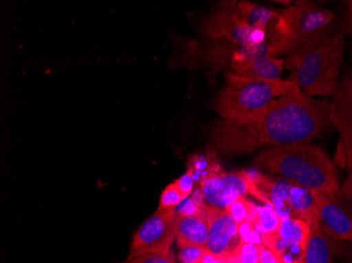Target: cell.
<instances>
[{
	"label": "cell",
	"mask_w": 352,
	"mask_h": 263,
	"mask_svg": "<svg viewBox=\"0 0 352 263\" xmlns=\"http://www.w3.org/2000/svg\"><path fill=\"white\" fill-rule=\"evenodd\" d=\"M330 122L329 104L298 92L274 100L248 124H219L212 140L223 153L249 154L264 146L306 144L321 135Z\"/></svg>",
	"instance_id": "1"
},
{
	"label": "cell",
	"mask_w": 352,
	"mask_h": 263,
	"mask_svg": "<svg viewBox=\"0 0 352 263\" xmlns=\"http://www.w3.org/2000/svg\"><path fill=\"white\" fill-rule=\"evenodd\" d=\"M254 163L316 193L342 195L336 165L318 146L300 144L270 148Z\"/></svg>",
	"instance_id": "2"
},
{
	"label": "cell",
	"mask_w": 352,
	"mask_h": 263,
	"mask_svg": "<svg viewBox=\"0 0 352 263\" xmlns=\"http://www.w3.org/2000/svg\"><path fill=\"white\" fill-rule=\"evenodd\" d=\"M341 32L330 38L288 55L285 60L292 81L308 96H331L337 90L344 55Z\"/></svg>",
	"instance_id": "3"
},
{
	"label": "cell",
	"mask_w": 352,
	"mask_h": 263,
	"mask_svg": "<svg viewBox=\"0 0 352 263\" xmlns=\"http://www.w3.org/2000/svg\"><path fill=\"white\" fill-rule=\"evenodd\" d=\"M298 92L302 91L292 81L248 78L232 71L226 74V84L217 96L215 110L227 124H246L274 100Z\"/></svg>",
	"instance_id": "4"
},
{
	"label": "cell",
	"mask_w": 352,
	"mask_h": 263,
	"mask_svg": "<svg viewBox=\"0 0 352 263\" xmlns=\"http://www.w3.org/2000/svg\"><path fill=\"white\" fill-rule=\"evenodd\" d=\"M337 16L318 3L298 0L294 5L280 12L276 25L278 41L288 50V54L311 47L330 38Z\"/></svg>",
	"instance_id": "5"
},
{
	"label": "cell",
	"mask_w": 352,
	"mask_h": 263,
	"mask_svg": "<svg viewBox=\"0 0 352 263\" xmlns=\"http://www.w3.org/2000/svg\"><path fill=\"white\" fill-rule=\"evenodd\" d=\"M203 31L210 38L236 45H258L274 38L265 32L249 27L237 12L236 1H226L217 5L204 21Z\"/></svg>",
	"instance_id": "6"
},
{
	"label": "cell",
	"mask_w": 352,
	"mask_h": 263,
	"mask_svg": "<svg viewBox=\"0 0 352 263\" xmlns=\"http://www.w3.org/2000/svg\"><path fill=\"white\" fill-rule=\"evenodd\" d=\"M175 239L176 209L158 207L134 234L128 260L147 254L168 255Z\"/></svg>",
	"instance_id": "7"
},
{
	"label": "cell",
	"mask_w": 352,
	"mask_h": 263,
	"mask_svg": "<svg viewBox=\"0 0 352 263\" xmlns=\"http://www.w3.org/2000/svg\"><path fill=\"white\" fill-rule=\"evenodd\" d=\"M208 240L206 251L225 263H232L242 244L239 223L226 209L208 207Z\"/></svg>",
	"instance_id": "8"
},
{
	"label": "cell",
	"mask_w": 352,
	"mask_h": 263,
	"mask_svg": "<svg viewBox=\"0 0 352 263\" xmlns=\"http://www.w3.org/2000/svg\"><path fill=\"white\" fill-rule=\"evenodd\" d=\"M252 185L245 171L237 173L208 174L201 183V198L208 207L226 209L239 197L250 194Z\"/></svg>",
	"instance_id": "9"
},
{
	"label": "cell",
	"mask_w": 352,
	"mask_h": 263,
	"mask_svg": "<svg viewBox=\"0 0 352 263\" xmlns=\"http://www.w3.org/2000/svg\"><path fill=\"white\" fill-rule=\"evenodd\" d=\"M318 214L320 225L332 238L352 241V203L341 196L318 193Z\"/></svg>",
	"instance_id": "10"
},
{
	"label": "cell",
	"mask_w": 352,
	"mask_h": 263,
	"mask_svg": "<svg viewBox=\"0 0 352 263\" xmlns=\"http://www.w3.org/2000/svg\"><path fill=\"white\" fill-rule=\"evenodd\" d=\"M329 104L330 122L339 130L341 138L352 134V75L344 77L332 95Z\"/></svg>",
	"instance_id": "11"
},
{
	"label": "cell",
	"mask_w": 352,
	"mask_h": 263,
	"mask_svg": "<svg viewBox=\"0 0 352 263\" xmlns=\"http://www.w3.org/2000/svg\"><path fill=\"white\" fill-rule=\"evenodd\" d=\"M310 227L311 232L300 263H333L334 257L341 251L340 241L329 236L320 222Z\"/></svg>",
	"instance_id": "12"
},
{
	"label": "cell",
	"mask_w": 352,
	"mask_h": 263,
	"mask_svg": "<svg viewBox=\"0 0 352 263\" xmlns=\"http://www.w3.org/2000/svg\"><path fill=\"white\" fill-rule=\"evenodd\" d=\"M208 240L207 205L193 216L176 215V242L179 249L201 247L206 249Z\"/></svg>",
	"instance_id": "13"
},
{
	"label": "cell",
	"mask_w": 352,
	"mask_h": 263,
	"mask_svg": "<svg viewBox=\"0 0 352 263\" xmlns=\"http://www.w3.org/2000/svg\"><path fill=\"white\" fill-rule=\"evenodd\" d=\"M236 10L249 27L256 31L265 32L269 36L278 41L276 29L280 19V13L249 1H236Z\"/></svg>",
	"instance_id": "14"
},
{
	"label": "cell",
	"mask_w": 352,
	"mask_h": 263,
	"mask_svg": "<svg viewBox=\"0 0 352 263\" xmlns=\"http://www.w3.org/2000/svg\"><path fill=\"white\" fill-rule=\"evenodd\" d=\"M284 59L278 57H258L231 65L237 74L261 80H280L284 70Z\"/></svg>",
	"instance_id": "15"
},
{
	"label": "cell",
	"mask_w": 352,
	"mask_h": 263,
	"mask_svg": "<svg viewBox=\"0 0 352 263\" xmlns=\"http://www.w3.org/2000/svg\"><path fill=\"white\" fill-rule=\"evenodd\" d=\"M311 227L305 221L292 217H283L276 238L288 244L298 245L305 250Z\"/></svg>",
	"instance_id": "16"
},
{
	"label": "cell",
	"mask_w": 352,
	"mask_h": 263,
	"mask_svg": "<svg viewBox=\"0 0 352 263\" xmlns=\"http://www.w3.org/2000/svg\"><path fill=\"white\" fill-rule=\"evenodd\" d=\"M280 220L282 218L274 207L265 205L264 207H258V218L255 220L254 225L262 236H274L278 234Z\"/></svg>",
	"instance_id": "17"
},
{
	"label": "cell",
	"mask_w": 352,
	"mask_h": 263,
	"mask_svg": "<svg viewBox=\"0 0 352 263\" xmlns=\"http://www.w3.org/2000/svg\"><path fill=\"white\" fill-rule=\"evenodd\" d=\"M227 213L236 221L242 223H254L258 218V207L243 196L226 207Z\"/></svg>",
	"instance_id": "18"
},
{
	"label": "cell",
	"mask_w": 352,
	"mask_h": 263,
	"mask_svg": "<svg viewBox=\"0 0 352 263\" xmlns=\"http://www.w3.org/2000/svg\"><path fill=\"white\" fill-rule=\"evenodd\" d=\"M334 162L339 167L351 171L352 170V134L341 138L338 144Z\"/></svg>",
	"instance_id": "19"
},
{
	"label": "cell",
	"mask_w": 352,
	"mask_h": 263,
	"mask_svg": "<svg viewBox=\"0 0 352 263\" xmlns=\"http://www.w3.org/2000/svg\"><path fill=\"white\" fill-rule=\"evenodd\" d=\"M186 198H188V196L185 195L177 187L175 183H170L162 194L160 207H162V209H176Z\"/></svg>",
	"instance_id": "20"
},
{
	"label": "cell",
	"mask_w": 352,
	"mask_h": 263,
	"mask_svg": "<svg viewBox=\"0 0 352 263\" xmlns=\"http://www.w3.org/2000/svg\"><path fill=\"white\" fill-rule=\"evenodd\" d=\"M234 260L237 263H258L260 260V245L242 242L237 249Z\"/></svg>",
	"instance_id": "21"
},
{
	"label": "cell",
	"mask_w": 352,
	"mask_h": 263,
	"mask_svg": "<svg viewBox=\"0 0 352 263\" xmlns=\"http://www.w3.org/2000/svg\"><path fill=\"white\" fill-rule=\"evenodd\" d=\"M239 235L243 242L253 243L255 245H262V234L255 227L254 223H242L239 225Z\"/></svg>",
	"instance_id": "22"
},
{
	"label": "cell",
	"mask_w": 352,
	"mask_h": 263,
	"mask_svg": "<svg viewBox=\"0 0 352 263\" xmlns=\"http://www.w3.org/2000/svg\"><path fill=\"white\" fill-rule=\"evenodd\" d=\"M206 249L201 247H187L181 249L179 259L181 263H199L205 255Z\"/></svg>",
	"instance_id": "23"
},
{
	"label": "cell",
	"mask_w": 352,
	"mask_h": 263,
	"mask_svg": "<svg viewBox=\"0 0 352 263\" xmlns=\"http://www.w3.org/2000/svg\"><path fill=\"white\" fill-rule=\"evenodd\" d=\"M124 263H176V260L173 253L170 252L168 255H142L126 260Z\"/></svg>",
	"instance_id": "24"
},
{
	"label": "cell",
	"mask_w": 352,
	"mask_h": 263,
	"mask_svg": "<svg viewBox=\"0 0 352 263\" xmlns=\"http://www.w3.org/2000/svg\"><path fill=\"white\" fill-rule=\"evenodd\" d=\"M195 169L193 167L190 168L188 170L187 173L185 175L182 176L179 180L174 181L175 185H177L179 190L183 192L185 195L189 197L191 195L192 191H193V185H195Z\"/></svg>",
	"instance_id": "25"
},
{
	"label": "cell",
	"mask_w": 352,
	"mask_h": 263,
	"mask_svg": "<svg viewBox=\"0 0 352 263\" xmlns=\"http://www.w3.org/2000/svg\"><path fill=\"white\" fill-rule=\"evenodd\" d=\"M258 263H283L280 257L274 251L265 245H260V260Z\"/></svg>",
	"instance_id": "26"
},
{
	"label": "cell",
	"mask_w": 352,
	"mask_h": 263,
	"mask_svg": "<svg viewBox=\"0 0 352 263\" xmlns=\"http://www.w3.org/2000/svg\"><path fill=\"white\" fill-rule=\"evenodd\" d=\"M345 3L348 10L345 23H344V33L352 36V0L345 1Z\"/></svg>",
	"instance_id": "27"
},
{
	"label": "cell",
	"mask_w": 352,
	"mask_h": 263,
	"mask_svg": "<svg viewBox=\"0 0 352 263\" xmlns=\"http://www.w3.org/2000/svg\"><path fill=\"white\" fill-rule=\"evenodd\" d=\"M341 194L344 198L352 201V170L344 183L343 187H341Z\"/></svg>",
	"instance_id": "28"
},
{
	"label": "cell",
	"mask_w": 352,
	"mask_h": 263,
	"mask_svg": "<svg viewBox=\"0 0 352 263\" xmlns=\"http://www.w3.org/2000/svg\"><path fill=\"white\" fill-rule=\"evenodd\" d=\"M199 263H201V262H199Z\"/></svg>",
	"instance_id": "29"
}]
</instances>
